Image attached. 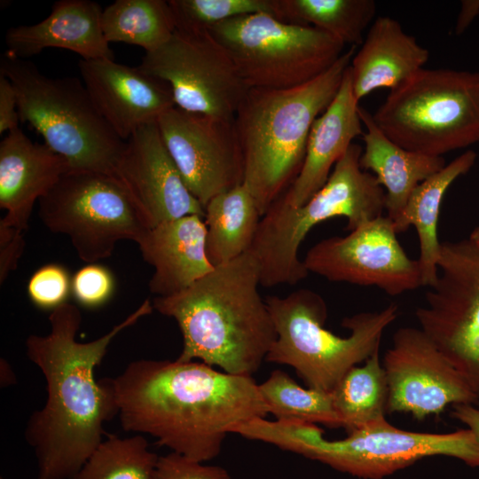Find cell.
<instances>
[{"label": "cell", "instance_id": "6da1fadb", "mask_svg": "<svg viewBox=\"0 0 479 479\" xmlns=\"http://www.w3.org/2000/svg\"><path fill=\"white\" fill-rule=\"evenodd\" d=\"M153 310L146 299L104 335L79 342L81 311L65 302L51 310L46 335L27 338V357L46 384V401L25 428L36 459V479H72L105 439L104 425L119 410L111 380L97 381L95 369L113 340Z\"/></svg>", "mask_w": 479, "mask_h": 479}, {"label": "cell", "instance_id": "7a4b0ae2", "mask_svg": "<svg viewBox=\"0 0 479 479\" xmlns=\"http://www.w3.org/2000/svg\"><path fill=\"white\" fill-rule=\"evenodd\" d=\"M110 380L124 430L200 462L218 456L228 434L269 413L251 376L200 361L134 360Z\"/></svg>", "mask_w": 479, "mask_h": 479}, {"label": "cell", "instance_id": "3957f363", "mask_svg": "<svg viewBox=\"0 0 479 479\" xmlns=\"http://www.w3.org/2000/svg\"><path fill=\"white\" fill-rule=\"evenodd\" d=\"M259 286V266L247 251L185 290L155 297L153 309L174 318L182 334L177 360L200 361L234 375L255 373L277 338Z\"/></svg>", "mask_w": 479, "mask_h": 479}, {"label": "cell", "instance_id": "277c9868", "mask_svg": "<svg viewBox=\"0 0 479 479\" xmlns=\"http://www.w3.org/2000/svg\"><path fill=\"white\" fill-rule=\"evenodd\" d=\"M356 49L350 46L330 68L303 84L246 92L234 123L243 154L242 184L262 216L299 175L311 126L337 94Z\"/></svg>", "mask_w": 479, "mask_h": 479}, {"label": "cell", "instance_id": "5b68a950", "mask_svg": "<svg viewBox=\"0 0 479 479\" xmlns=\"http://www.w3.org/2000/svg\"><path fill=\"white\" fill-rule=\"evenodd\" d=\"M316 424L252 420L235 434L319 461L362 479H382L433 456L458 459L479 467V443L468 428L451 433H423L397 428L386 419L328 440Z\"/></svg>", "mask_w": 479, "mask_h": 479}, {"label": "cell", "instance_id": "8992f818", "mask_svg": "<svg viewBox=\"0 0 479 479\" xmlns=\"http://www.w3.org/2000/svg\"><path fill=\"white\" fill-rule=\"evenodd\" d=\"M362 152L358 144L352 143L325 185L303 205L292 207L279 197L262 216L249 249L259 266L261 286L295 285L308 276L298 253L315 225L344 216L350 232L382 216L385 190L373 174L361 169Z\"/></svg>", "mask_w": 479, "mask_h": 479}, {"label": "cell", "instance_id": "52a82bcc", "mask_svg": "<svg viewBox=\"0 0 479 479\" xmlns=\"http://www.w3.org/2000/svg\"><path fill=\"white\" fill-rule=\"evenodd\" d=\"M265 302L277 334L265 361L289 365L309 388L331 392L346 373L380 349L385 329L398 316V306L346 317L345 337L325 327L327 307L318 293L301 288Z\"/></svg>", "mask_w": 479, "mask_h": 479}, {"label": "cell", "instance_id": "ba28073f", "mask_svg": "<svg viewBox=\"0 0 479 479\" xmlns=\"http://www.w3.org/2000/svg\"><path fill=\"white\" fill-rule=\"evenodd\" d=\"M0 74L13 84L20 122H27L70 170L115 175L125 141L114 131L77 77L51 78L6 53Z\"/></svg>", "mask_w": 479, "mask_h": 479}, {"label": "cell", "instance_id": "9c48e42d", "mask_svg": "<svg viewBox=\"0 0 479 479\" xmlns=\"http://www.w3.org/2000/svg\"><path fill=\"white\" fill-rule=\"evenodd\" d=\"M373 119L393 142L423 154L479 143V72L423 67L390 90Z\"/></svg>", "mask_w": 479, "mask_h": 479}, {"label": "cell", "instance_id": "30bf717a", "mask_svg": "<svg viewBox=\"0 0 479 479\" xmlns=\"http://www.w3.org/2000/svg\"><path fill=\"white\" fill-rule=\"evenodd\" d=\"M208 31L226 49L248 89L303 84L330 68L345 46L318 28L263 12L226 20Z\"/></svg>", "mask_w": 479, "mask_h": 479}, {"label": "cell", "instance_id": "8fae6325", "mask_svg": "<svg viewBox=\"0 0 479 479\" xmlns=\"http://www.w3.org/2000/svg\"><path fill=\"white\" fill-rule=\"evenodd\" d=\"M38 204L44 225L67 235L78 256L89 263L109 257L120 240L137 243L152 228L114 174L69 170Z\"/></svg>", "mask_w": 479, "mask_h": 479}, {"label": "cell", "instance_id": "7c38bea8", "mask_svg": "<svg viewBox=\"0 0 479 479\" xmlns=\"http://www.w3.org/2000/svg\"><path fill=\"white\" fill-rule=\"evenodd\" d=\"M439 271L416 318L479 397V249L468 239L442 242Z\"/></svg>", "mask_w": 479, "mask_h": 479}, {"label": "cell", "instance_id": "4fadbf2b", "mask_svg": "<svg viewBox=\"0 0 479 479\" xmlns=\"http://www.w3.org/2000/svg\"><path fill=\"white\" fill-rule=\"evenodd\" d=\"M139 67L166 82L177 107L234 119L248 88L226 49L209 31L176 29Z\"/></svg>", "mask_w": 479, "mask_h": 479}, {"label": "cell", "instance_id": "5bb4252c", "mask_svg": "<svg viewBox=\"0 0 479 479\" xmlns=\"http://www.w3.org/2000/svg\"><path fill=\"white\" fill-rule=\"evenodd\" d=\"M393 221L379 216L346 236L324 239L303 260L307 271L332 282L373 286L391 296L422 287L420 263L408 257Z\"/></svg>", "mask_w": 479, "mask_h": 479}, {"label": "cell", "instance_id": "9a60e30c", "mask_svg": "<svg viewBox=\"0 0 479 479\" xmlns=\"http://www.w3.org/2000/svg\"><path fill=\"white\" fill-rule=\"evenodd\" d=\"M157 124L185 185L203 208L216 195L243 183V154L234 119L174 106Z\"/></svg>", "mask_w": 479, "mask_h": 479}, {"label": "cell", "instance_id": "2e32d148", "mask_svg": "<svg viewBox=\"0 0 479 479\" xmlns=\"http://www.w3.org/2000/svg\"><path fill=\"white\" fill-rule=\"evenodd\" d=\"M387 412H407L417 420L439 415L449 405L475 404L479 397L420 328L401 327L383 362Z\"/></svg>", "mask_w": 479, "mask_h": 479}, {"label": "cell", "instance_id": "e0dca14e", "mask_svg": "<svg viewBox=\"0 0 479 479\" xmlns=\"http://www.w3.org/2000/svg\"><path fill=\"white\" fill-rule=\"evenodd\" d=\"M115 175L152 227L185 216H205L167 150L157 122L140 127L125 141Z\"/></svg>", "mask_w": 479, "mask_h": 479}, {"label": "cell", "instance_id": "ac0fdd59", "mask_svg": "<svg viewBox=\"0 0 479 479\" xmlns=\"http://www.w3.org/2000/svg\"><path fill=\"white\" fill-rule=\"evenodd\" d=\"M79 71L98 112L123 141L176 106L169 85L139 66L81 59Z\"/></svg>", "mask_w": 479, "mask_h": 479}, {"label": "cell", "instance_id": "d6986e66", "mask_svg": "<svg viewBox=\"0 0 479 479\" xmlns=\"http://www.w3.org/2000/svg\"><path fill=\"white\" fill-rule=\"evenodd\" d=\"M69 170L63 157L20 127L9 131L0 143V207L6 211L0 222L25 232L35 201Z\"/></svg>", "mask_w": 479, "mask_h": 479}, {"label": "cell", "instance_id": "ffe728a7", "mask_svg": "<svg viewBox=\"0 0 479 479\" xmlns=\"http://www.w3.org/2000/svg\"><path fill=\"white\" fill-rule=\"evenodd\" d=\"M358 108L349 66L334 98L311 126L301 171L280 196L285 203L302 206L325 185L352 140L364 134Z\"/></svg>", "mask_w": 479, "mask_h": 479}, {"label": "cell", "instance_id": "44dd1931", "mask_svg": "<svg viewBox=\"0 0 479 479\" xmlns=\"http://www.w3.org/2000/svg\"><path fill=\"white\" fill-rule=\"evenodd\" d=\"M102 9L90 0H59L41 22L11 27L5 34L6 54L25 59L46 48L71 51L82 59H114L101 26Z\"/></svg>", "mask_w": 479, "mask_h": 479}, {"label": "cell", "instance_id": "7402d4cb", "mask_svg": "<svg viewBox=\"0 0 479 479\" xmlns=\"http://www.w3.org/2000/svg\"><path fill=\"white\" fill-rule=\"evenodd\" d=\"M206 236L202 217L190 215L153 226L137 243L154 268L149 289L156 297L179 293L215 268L207 255Z\"/></svg>", "mask_w": 479, "mask_h": 479}, {"label": "cell", "instance_id": "603a6c76", "mask_svg": "<svg viewBox=\"0 0 479 479\" xmlns=\"http://www.w3.org/2000/svg\"><path fill=\"white\" fill-rule=\"evenodd\" d=\"M428 56L397 20L377 17L349 65L356 98L359 102L375 90L398 87L423 68Z\"/></svg>", "mask_w": 479, "mask_h": 479}, {"label": "cell", "instance_id": "cb8c5ba5", "mask_svg": "<svg viewBox=\"0 0 479 479\" xmlns=\"http://www.w3.org/2000/svg\"><path fill=\"white\" fill-rule=\"evenodd\" d=\"M365 128L362 135L365 149L359 164L371 170L385 189L388 217L393 220L405 206L413 190L440 171L446 164L443 156H431L403 148L389 139L376 125L373 114L358 108Z\"/></svg>", "mask_w": 479, "mask_h": 479}, {"label": "cell", "instance_id": "d4e9b609", "mask_svg": "<svg viewBox=\"0 0 479 479\" xmlns=\"http://www.w3.org/2000/svg\"><path fill=\"white\" fill-rule=\"evenodd\" d=\"M476 153L467 150L440 171L420 183L410 195L405 206L392 221L397 233L414 226L420 242V263L422 285L433 287L438 278L441 243L437 223L443 198L457 178L474 166Z\"/></svg>", "mask_w": 479, "mask_h": 479}, {"label": "cell", "instance_id": "484cf974", "mask_svg": "<svg viewBox=\"0 0 479 479\" xmlns=\"http://www.w3.org/2000/svg\"><path fill=\"white\" fill-rule=\"evenodd\" d=\"M204 209L206 251L214 267L249 251L262 215L243 184L216 195Z\"/></svg>", "mask_w": 479, "mask_h": 479}, {"label": "cell", "instance_id": "4316f807", "mask_svg": "<svg viewBox=\"0 0 479 479\" xmlns=\"http://www.w3.org/2000/svg\"><path fill=\"white\" fill-rule=\"evenodd\" d=\"M277 19L322 30L357 47L376 14L373 0H275Z\"/></svg>", "mask_w": 479, "mask_h": 479}, {"label": "cell", "instance_id": "83f0119b", "mask_svg": "<svg viewBox=\"0 0 479 479\" xmlns=\"http://www.w3.org/2000/svg\"><path fill=\"white\" fill-rule=\"evenodd\" d=\"M376 349L362 366H353L331 391L342 427L349 432L385 419L389 387Z\"/></svg>", "mask_w": 479, "mask_h": 479}, {"label": "cell", "instance_id": "f1b7e54d", "mask_svg": "<svg viewBox=\"0 0 479 479\" xmlns=\"http://www.w3.org/2000/svg\"><path fill=\"white\" fill-rule=\"evenodd\" d=\"M106 41L125 43L151 52L164 44L176 30L169 1L116 0L102 11Z\"/></svg>", "mask_w": 479, "mask_h": 479}, {"label": "cell", "instance_id": "f546056e", "mask_svg": "<svg viewBox=\"0 0 479 479\" xmlns=\"http://www.w3.org/2000/svg\"><path fill=\"white\" fill-rule=\"evenodd\" d=\"M258 388L269 413L276 420L342 427L331 392L304 389L281 370L272 371Z\"/></svg>", "mask_w": 479, "mask_h": 479}, {"label": "cell", "instance_id": "4dcf8cb0", "mask_svg": "<svg viewBox=\"0 0 479 479\" xmlns=\"http://www.w3.org/2000/svg\"><path fill=\"white\" fill-rule=\"evenodd\" d=\"M158 459L141 434L108 435L72 479H155Z\"/></svg>", "mask_w": 479, "mask_h": 479}, {"label": "cell", "instance_id": "1f68e13d", "mask_svg": "<svg viewBox=\"0 0 479 479\" xmlns=\"http://www.w3.org/2000/svg\"><path fill=\"white\" fill-rule=\"evenodd\" d=\"M176 29L208 31L234 17L268 13L277 18L275 0H169Z\"/></svg>", "mask_w": 479, "mask_h": 479}, {"label": "cell", "instance_id": "d6a6232c", "mask_svg": "<svg viewBox=\"0 0 479 479\" xmlns=\"http://www.w3.org/2000/svg\"><path fill=\"white\" fill-rule=\"evenodd\" d=\"M71 285L67 270L63 266L51 263L40 267L32 274L27 291L35 305L52 310L67 302Z\"/></svg>", "mask_w": 479, "mask_h": 479}, {"label": "cell", "instance_id": "836d02e7", "mask_svg": "<svg viewBox=\"0 0 479 479\" xmlns=\"http://www.w3.org/2000/svg\"><path fill=\"white\" fill-rule=\"evenodd\" d=\"M71 288L74 296L82 305L95 308L110 299L114 289V280L108 269L90 263L75 274Z\"/></svg>", "mask_w": 479, "mask_h": 479}, {"label": "cell", "instance_id": "e575fe53", "mask_svg": "<svg viewBox=\"0 0 479 479\" xmlns=\"http://www.w3.org/2000/svg\"><path fill=\"white\" fill-rule=\"evenodd\" d=\"M155 479H231L219 466L204 465L177 452L159 456Z\"/></svg>", "mask_w": 479, "mask_h": 479}, {"label": "cell", "instance_id": "d590c367", "mask_svg": "<svg viewBox=\"0 0 479 479\" xmlns=\"http://www.w3.org/2000/svg\"><path fill=\"white\" fill-rule=\"evenodd\" d=\"M24 232L0 222V283L16 270L25 249Z\"/></svg>", "mask_w": 479, "mask_h": 479}, {"label": "cell", "instance_id": "8d00e7d4", "mask_svg": "<svg viewBox=\"0 0 479 479\" xmlns=\"http://www.w3.org/2000/svg\"><path fill=\"white\" fill-rule=\"evenodd\" d=\"M18 99L12 82L0 74V133L19 128Z\"/></svg>", "mask_w": 479, "mask_h": 479}, {"label": "cell", "instance_id": "74e56055", "mask_svg": "<svg viewBox=\"0 0 479 479\" xmlns=\"http://www.w3.org/2000/svg\"><path fill=\"white\" fill-rule=\"evenodd\" d=\"M452 416L467 425L479 443V408L469 404H455L452 405Z\"/></svg>", "mask_w": 479, "mask_h": 479}, {"label": "cell", "instance_id": "f35d334b", "mask_svg": "<svg viewBox=\"0 0 479 479\" xmlns=\"http://www.w3.org/2000/svg\"><path fill=\"white\" fill-rule=\"evenodd\" d=\"M475 17H479V0H462L454 28L455 34H463Z\"/></svg>", "mask_w": 479, "mask_h": 479}, {"label": "cell", "instance_id": "ab89813d", "mask_svg": "<svg viewBox=\"0 0 479 479\" xmlns=\"http://www.w3.org/2000/svg\"><path fill=\"white\" fill-rule=\"evenodd\" d=\"M468 240L479 249V226L472 231Z\"/></svg>", "mask_w": 479, "mask_h": 479}, {"label": "cell", "instance_id": "60d3db41", "mask_svg": "<svg viewBox=\"0 0 479 479\" xmlns=\"http://www.w3.org/2000/svg\"><path fill=\"white\" fill-rule=\"evenodd\" d=\"M479 18V17H478Z\"/></svg>", "mask_w": 479, "mask_h": 479}]
</instances>
